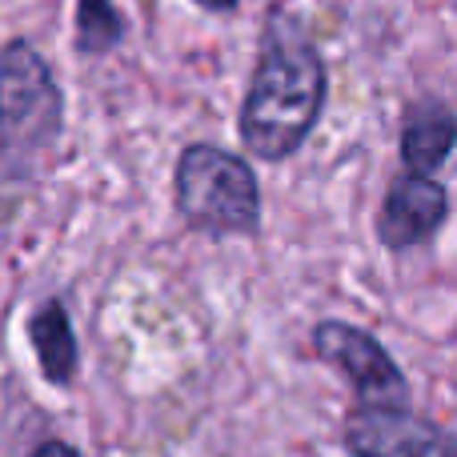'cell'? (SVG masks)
<instances>
[{
  "mask_svg": "<svg viewBox=\"0 0 457 457\" xmlns=\"http://www.w3.org/2000/svg\"><path fill=\"white\" fill-rule=\"evenodd\" d=\"M457 149V112L437 96L410 104L402 125V161L410 173H429L450 161V153Z\"/></svg>",
  "mask_w": 457,
  "mask_h": 457,
  "instance_id": "obj_7",
  "label": "cell"
},
{
  "mask_svg": "<svg viewBox=\"0 0 457 457\" xmlns=\"http://www.w3.org/2000/svg\"><path fill=\"white\" fill-rule=\"evenodd\" d=\"M177 209L213 237H253L261 228V189L249 161L221 145H189L177 157Z\"/></svg>",
  "mask_w": 457,
  "mask_h": 457,
  "instance_id": "obj_2",
  "label": "cell"
},
{
  "mask_svg": "<svg viewBox=\"0 0 457 457\" xmlns=\"http://www.w3.org/2000/svg\"><path fill=\"white\" fill-rule=\"evenodd\" d=\"M325 88H329V69L305 16L293 12L289 4H273L265 12L257 64L237 117L245 149L273 165L293 157L321 120Z\"/></svg>",
  "mask_w": 457,
  "mask_h": 457,
  "instance_id": "obj_1",
  "label": "cell"
},
{
  "mask_svg": "<svg viewBox=\"0 0 457 457\" xmlns=\"http://www.w3.org/2000/svg\"><path fill=\"white\" fill-rule=\"evenodd\" d=\"M450 217V193L434 181L429 173H410L405 169L394 185H389L386 201H381L378 237L386 249H410L437 233Z\"/></svg>",
  "mask_w": 457,
  "mask_h": 457,
  "instance_id": "obj_6",
  "label": "cell"
},
{
  "mask_svg": "<svg viewBox=\"0 0 457 457\" xmlns=\"http://www.w3.org/2000/svg\"><path fill=\"white\" fill-rule=\"evenodd\" d=\"M29 337H32V349H37L40 373H45L48 381H56V386L72 381V373H77V337H72L69 309H64L61 301H45V305L32 313Z\"/></svg>",
  "mask_w": 457,
  "mask_h": 457,
  "instance_id": "obj_8",
  "label": "cell"
},
{
  "mask_svg": "<svg viewBox=\"0 0 457 457\" xmlns=\"http://www.w3.org/2000/svg\"><path fill=\"white\" fill-rule=\"evenodd\" d=\"M193 4H201V8H209V12H233L241 0H193Z\"/></svg>",
  "mask_w": 457,
  "mask_h": 457,
  "instance_id": "obj_11",
  "label": "cell"
},
{
  "mask_svg": "<svg viewBox=\"0 0 457 457\" xmlns=\"http://www.w3.org/2000/svg\"><path fill=\"white\" fill-rule=\"evenodd\" d=\"M32 457H80L72 445H64V442H45V445H37L32 450Z\"/></svg>",
  "mask_w": 457,
  "mask_h": 457,
  "instance_id": "obj_10",
  "label": "cell"
},
{
  "mask_svg": "<svg viewBox=\"0 0 457 457\" xmlns=\"http://www.w3.org/2000/svg\"><path fill=\"white\" fill-rule=\"evenodd\" d=\"M345 445L357 457H457V437L410 410L361 405L345 421Z\"/></svg>",
  "mask_w": 457,
  "mask_h": 457,
  "instance_id": "obj_5",
  "label": "cell"
},
{
  "mask_svg": "<svg viewBox=\"0 0 457 457\" xmlns=\"http://www.w3.org/2000/svg\"><path fill=\"white\" fill-rule=\"evenodd\" d=\"M313 349L353 381L361 405L405 410L410 386H405L402 370L394 365V357H389L365 329L345 325V321H321L313 329Z\"/></svg>",
  "mask_w": 457,
  "mask_h": 457,
  "instance_id": "obj_4",
  "label": "cell"
},
{
  "mask_svg": "<svg viewBox=\"0 0 457 457\" xmlns=\"http://www.w3.org/2000/svg\"><path fill=\"white\" fill-rule=\"evenodd\" d=\"M64 96L53 80L48 61L29 40H8L0 53V133H4V169L21 177L32 157L61 141Z\"/></svg>",
  "mask_w": 457,
  "mask_h": 457,
  "instance_id": "obj_3",
  "label": "cell"
},
{
  "mask_svg": "<svg viewBox=\"0 0 457 457\" xmlns=\"http://www.w3.org/2000/svg\"><path fill=\"white\" fill-rule=\"evenodd\" d=\"M72 24V48L80 56H104L125 45V16L112 0H77Z\"/></svg>",
  "mask_w": 457,
  "mask_h": 457,
  "instance_id": "obj_9",
  "label": "cell"
}]
</instances>
